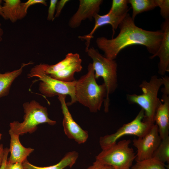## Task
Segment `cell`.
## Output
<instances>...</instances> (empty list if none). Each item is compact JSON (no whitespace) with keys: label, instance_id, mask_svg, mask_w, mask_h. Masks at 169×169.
I'll use <instances>...</instances> for the list:
<instances>
[{"label":"cell","instance_id":"obj_1","mask_svg":"<svg viewBox=\"0 0 169 169\" xmlns=\"http://www.w3.org/2000/svg\"><path fill=\"white\" fill-rule=\"evenodd\" d=\"M120 32L111 39L102 37L97 38L96 44L104 52V56L115 60L120 52L127 47L140 45L146 47L148 51L155 54L162 41L163 33L161 30L150 31L136 26L128 13L120 23Z\"/></svg>","mask_w":169,"mask_h":169},{"label":"cell","instance_id":"obj_2","mask_svg":"<svg viewBox=\"0 0 169 169\" xmlns=\"http://www.w3.org/2000/svg\"><path fill=\"white\" fill-rule=\"evenodd\" d=\"M88 72L77 80L75 87L76 101L88 108L90 111L100 110L107 96L106 87L103 83L98 84L96 80L92 63L87 67Z\"/></svg>","mask_w":169,"mask_h":169},{"label":"cell","instance_id":"obj_3","mask_svg":"<svg viewBox=\"0 0 169 169\" xmlns=\"http://www.w3.org/2000/svg\"><path fill=\"white\" fill-rule=\"evenodd\" d=\"M163 84L162 78L154 75L151 77L149 81L143 80L140 85L142 91L141 94L127 95L126 99L129 102L136 104L143 110L144 121L154 124V115L161 101L158 97V93Z\"/></svg>","mask_w":169,"mask_h":169},{"label":"cell","instance_id":"obj_4","mask_svg":"<svg viewBox=\"0 0 169 169\" xmlns=\"http://www.w3.org/2000/svg\"><path fill=\"white\" fill-rule=\"evenodd\" d=\"M88 55L92 60L95 78L101 77L106 89L107 96L104 102L105 112L109 111V95L115 92L118 87L117 64L115 60L107 58L93 47L85 50Z\"/></svg>","mask_w":169,"mask_h":169},{"label":"cell","instance_id":"obj_5","mask_svg":"<svg viewBox=\"0 0 169 169\" xmlns=\"http://www.w3.org/2000/svg\"><path fill=\"white\" fill-rule=\"evenodd\" d=\"M23 107L25 113L23 121L20 122L15 121L9 124L10 129L19 136L34 132L39 124L47 123L54 125L56 123L49 117L47 108L35 100L25 102Z\"/></svg>","mask_w":169,"mask_h":169},{"label":"cell","instance_id":"obj_6","mask_svg":"<svg viewBox=\"0 0 169 169\" xmlns=\"http://www.w3.org/2000/svg\"><path fill=\"white\" fill-rule=\"evenodd\" d=\"M28 78L36 77L40 81L39 90L44 95L51 97L60 95H69L70 102L66 103L67 106L77 102L75 95V87L77 80L65 82L54 79L45 74L39 64L32 68L28 74Z\"/></svg>","mask_w":169,"mask_h":169},{"label":"cell","instance_id":"obj_7","mask_svg":"<svg viewBox=\"0 0 169 169\" xmlns=\"http://www.w3.org/2000/svg\"><path fill=\"white\" fill-rule=\"evenodd\" d=\"M130 140L124 139L104 149L96 157V160L115 169L130 168L136 155L129 147Z\"/></svg>","mask_w":169,"mask_h":169},{"label":"cell","instance_id":"obj_8","mask_svg":"<svg viewBox=\"0 0 169 169\" xmlns=\"http://www.w3.org/2000/svg\"><path fill=\"white\" fill-rule=\"evenodd\" d=\"M144 111L141 109L132 121L123 125L115 133L101 137L99 144L102 149L116 143L117 140L125 135H134L138 137L145 135L154 124L144 121Z\"/></svg>","mask_w":169,"mask_h":169},{"label":"cell","instance_id":"obj_9","mask_svg":"<svg viewBox=\"0 0 169 169\" xmlns=\"http://www.w3.org/2000/svg\"><path fill=\"white\" fill-rule=\"evenodd\" d=\"M161 140L156 124H153L143 136L134 139L133 145L137 150L136 161H140L151 158Z\"/></svg>","mask_w":169,"mask_h":169},{"label":"cell","instance_id":"obj_10","mask_svg":"<svg viewBox=\"0 0 169 169\" xmlns=\"http://www.w3.org/2000/svg\"><path fill=\"white\" fill-rule=\"evenodd\" d=\"M66 96L64 95L58 96L64 116L62 125L64 133L69 138L74 140L78 143H84L88 138V132L83 129L73 119L65 102Z\"/></svg>","mask_w":169,"mask_h":169},{"label":"cell","instance_id":"obj_11","mask_svg":"<svg viewBox=\"0 0 169 169\" xmlns=\"http://www.w3.org/2000/svg\"><path fill=\"white\" fill-rule=\"evenodd\" d=\"M102 0H80L78 9L70 19L68 24L71 28L79 27L82 21L87 19L92 20L93 16L98 13Z\"/></svg>","mask_w":169,"mask_h":169},{"label":"cell","instance_id":"obj_12","mask_svg":"<svg viewBox=\"0 0 169 169\" xmlns=\"http://www.w3.org/2000/svg\"><path fill=\"white\" fill-rule=\"evenodd\" d=\"M163 37L156 53L150 57L153 59L158 56L159 59L158 72L159 74L165 75L169 71V19L165 20L161 25Z\"/></svg>","mask_w":169,"mask_h":169},{"label":"cell","instance_id":"obj_13","mask_svg":"<svg viewBox=\"0 0 169 169\" xmlns=\"http://www.w3.org/2000/svg\"><path fill=\"white\" fill-rule=\"evenodd\" d=\"M126 15L122 16H117L109 11L107 13L102 15L99 14L98 13H95L93 16L95 24L92 30L87 34L78 37L81 40L86 41L85 50L89 48L91 39L93 37L94 33L99 28L106 24L110 25L112 27L113 36L115 33V30L119 27L120 23Z\"/></svg>","mask_w":169,"mask_h":169},{"label":"cell","instance_id":"obj_14","mask_svg":"<svg viewBox=\"0 0 169 169\" xmlns=\"http://www.w3.org/2000/svg\"><path fill=\"white\" fill-rule=\"evenodd\" d=\"M162 102L161 101L156 110L154 121L158 127L160 136L162 139L169 136V95L162 94Z\"/></svg>","mask_w":169,"mask_h":169},{"label":"cell","instance_id":"obj_15","mask_svg":"<svg viewBox=\"0 0 169 169\" xmlns=\"http://www.w3.org/2000/svg\"><path fill=\"white\" fill-rule=\"evenodd\" d=\"M8 132L10 137L9 148L10 156L8 161L11 163H23L27 160V157L34 151V149L23 146L20 142L19 136L12 130L10 129Z\"/></svg>","mask_w":169,"mask_h":169},{"label":"cell","instance_id":"obj_16","mask_svg":"<svg viewBox=\"0 0 169 169\" xmlns=\"http://www.w3.org/2000/svg\"><path fill=\"white\" fill-rule=\"evenodd\" d=\"M2 6L3 18L14 23L23 18L26 15L22 8L20 0H4Z\"/></svg>","mask_w":169,"mask_h":169},{"label":"cell","instance_id":"obj_17","mask_svg":"<svg viewBox=\"0 0 169 169\" xmlns=\"http://www.w3.org/2000/svg\"><path fill=\"white\" fill-rule=\"evenodd\" d=\"M78 156V153L76 151L69 152L58 163L47 166H36L30 163L27 160L23 164L25 169H64L66 167H72L76 162Z\"/></svg>","mask_w":169,"mask_h":169},{"label":"cell","instance_id":"obj_18","mask_svg":"<svg viewBox=\"0 0 169 169\" xmlns=\"http://www.w3.org/2000/svg\"><path fill=\"white\" fill-rule=\"evenodd\" d=\"M32 64V62L23 63L19 69L3 74L0 73V98L6 96L8 94L12 83L21 74L23 68Z\"/></svg>","mask_w":169,"mask_h":169},{"label":"cell","instance_id":"obj_19","mask_svg":"<svg viewBox=\"0 0 169 169\" xmlns=\"http://www.w3.org/2000/svg\"><path fill=\"white\" fill-rule=\"evenodd\" d=\"M81 59L78 54L70 53L68 54L64 59L55 64H40L39 65L45 73L49 75L68 67Z\"/></svg>","mask_w":169,"mask_h":169},{"label":"cell","instance_id":"obj_20","mask_svg":"<svg viewBox=\"0 0 169 169\" xmlns=\"http://www.w3.org/2000/svg\"><path fill=\"white\" fill-rule=\"evenodd\" d=\"M81 63V59L68 67L49 75L54 79L64 82L74 81L76 80L74 77L75 74L80 72L82 69Z\"/></svg>","mask_w":169,"mask_h":169},{"label":"cell","instance_id":"obj_21","mask_svg":"<svg viewBox=\"0 0 169 169\" xmlns=\"http://www.w3.org/2000/svg\"><path fill=\"white\" fill-rule=\"evenodd\" d=\"M128 2L132 8L131 17L133 20L139 13L152 10L156 7L155 0H128Z\"/></svg>","mask_w":169,"mask_h":169},{"label":"cell","instance_id":"obj_22","mask_svg":"<svg viewBox=\"0 0 169 169\" xmlns=\"http://www.w3.org/2000/svg\"><path fill=\"white\" fill-rule=\"evenodd\" d=\"M152 157L165 164L169 163V136L161 139Z\"/></svg>","mask_w":169,"mask_h":169},{"label":"cell","instance_id":"obj_23","mask_svg":"<svg viewBox=\"0 0 169 169\" xmlns=\"http://www.w3.org/2000/svg\"><path fill=\"white\" fill-rule=\"evenodd\" d=\"M132 169H166L165 164L151 157L140 161L132 166Z\"/></svg>","mask_w":169,"mask_h":169},{"label":"cell","instance_id":"obj_24","mask_svg":"<svg viewBox=\"0 0 169 169\" xmlns=\"http://www.w3.org/2000/svg\"><path fill=\"white\" fill-rule=\"evenodd\" d=\"M128 0H113L109 11L117 16L126 15L129 11Z\"/></svg>","mask_w":169,"mask_h":169},{"label":"cell","instance_id":"obj_25","mask_svg":"<svg viewBox=\"0 0 169 169\" xmlns=\"http://www.w3.org/2000/svg\"><path fill=\"white\" fill-rule=\"evenodd\" d=\"M156 7L160 9V14L166 19H169V0H155Z\"/></svg>","mask_w":169,"mask_h":169},{"label":"cell","instance_id":"obj_26","mask_svg":"<svg viewBox=\"0 0 169 169\" xmlns=\"http://www.w3.org/2000/svg\"><path fill=\"white\" fill-rule=\"evenodd\" d=\"M57 0H51L50 1L49 6L48 10V14L47 19L49 21H53L54 19V13Z\"/></svg>","mask_w":169,"mask_h":169},{"label":"cell","instance_id":"obj_27","mask_svg":"<svg viewBox=\"0 0 169 169\" xmlns=\"http://www.w3.org/2000/svg\"><path fill=\"white\" fill-rule=\"evenodd\" d=\"M39 3L42 4L45 6L47 5L46 1L44 0H28L26 2L22 3L21 5L24 12L27 13V10L29 7Z\"/></svg>","mask_w":169,"mask_h":169},{"label":"cell","instance_id":"obj_28","mask_svg":"<svg viewBox=\"0 0 169 169\" xmlns=\"http://www.w3.org/2000/svg\"><path fill=\"white\" fill-rule=\"evenodd\" d=\"M87 169H115L113 167L102 163L96 160Z\"/></svg>","mask_w":169,"mask_h":169},{"label":"cell","instance_id":"obj_29","mask_svg":"<svg viewBox=\"0 0 169 169\" xmlns=\"http://www.w3.org/2000/svg\"><path fill=\"white\" fill-rule=\"evenodd\" d=\"M69 1V0H61L58 1L56 6V13L54 15V18L59 16L63 8L66 3Z\"/></svg>","mask_w":169,"mask_h":169},{"label":"cell","instance_id":"obj_30","mask_svg":"<svg viewBox=\"0 0 169 169\" xmlns=\"http://www.w3.org/2000/svg\"><path fill=\"white\" fill-rule=\"evenodd\" d=\"M5 169H25L23 163H11L7 161Z\"/></svg>","mask_w":169,"mask_h":169},{"label":"cell","instance_id":"obj_31","mask_svg":"<svg viewBox=\"0 0 169 169\" xmlns=\"http://www.w3.org/2000/svg\"><path fill=\"white\" fill-rule=\"evenodd\" d=\"M164 87L162 89V92L163 94H169V79L168 76H165L162 77Z\"/></svg>","mask_w":169,"mask_h":169},{"label":"cell","instance_id":"obj_32","mask_svg":"<svg viewBox=\"0 0 169 169\" xmlns=\"http://www.w3.org/2000/svg\"><path fill=\"white\" fill-rule=\"evenodd\" d=\"M9 153V148L8 147L4 148V156L2 164L0 169H5L6 163L8 160V157Z\"/></svg>","mask_w":169,"mask_h":169},{"label":"cell","instance_id":"obj_33","mask_svg":"<svg viewBox=\"0 0 169 169\" xmlns=\"http://www.w3.org/2000/svg\"><path fill=\"white\" fill-rule=\"evenodd\" d=\"M4 156V148L3 144H0V168L1 167Z\"/></svg>","mask_w":169,"mask_h":169},{"label":"cell","instance_id":"obj_34","mask_svg":"<svg viewBox=\"0 0 169 169\" xmlns=\"http://www.w3.org/2000/svg\"><path fill=\"white\" fill-rule=\"evenodd\" d=\"M1 23L0 22V42L2 40V36L3 34V29L1 27Z\"/></svg>","mask_w":169,"mask_h":169},{"label":"cell","instance_id":"obj_35","mask_svg":"<svg viewBox=\"0 0 169 169\" xmlns=\"http://www.w3.org/2000/svg\"><path fill=\"white\" fill-rule=\"evenodd\" d=\"M2 2V0H0V15L2 16L3 17V14L2 8V6L1 5Z\"/></svg>","mask_w":169,"mask_h":169},{"label":"cell","instance_id":"obj_36","mask_svg":"<svg viewBox=\"0 0 169 169\" xmlns=\"http://www.w3.org/2000/svg\"><path fill=\"white\" fill-rule=\"evenodd\" d=\"M2 134L0 132V141L2 139Z\"/></svg>","mask_w":169,"mask_h":169},{"label":"cell","instance_id":"obj_37","mask_svg":"<svg viewBox=\"0 0 169 169\" xmlns=\"http://www.w3.org/2000/svg\"><path fill=\"white\" fill-rule=\"evenodd\" d=\"M124 169H130V168H128Z\"/></svg>","mask_w":169,"mask_h":169}]
</instances>
